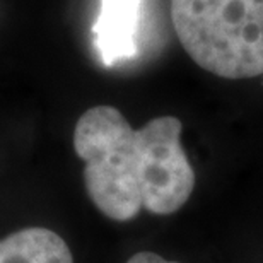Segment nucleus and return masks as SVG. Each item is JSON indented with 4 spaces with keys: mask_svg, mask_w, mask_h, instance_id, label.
I'll return each instance as SVG.
<instances>
[{
    "mask_svg": "<svg viewBox=\"0 0 263 263\" xmlns=\"http://www.w3.org/2000/svg\"><path fill=\"white\" fill-rule=\"evenodd\" d=\"M140 2L142 0H101V10L92 31L104 65H117L137 53Z\"/></svg>",
    "mask_w": 263,
    "mask_h": 263,
    "instance_id": "obj_3",
    "label": "nucleus"
},
{
    "mask_svg": "<svg viewBox=\"0 0 263 263\" xmlns=\"http://www.w3.org/2000/svg\"><path fill=\"white\" fill-rule=\"evenodd\" d=\"M181 46L222 79L263 76V0H171Z\"/></svg>",
    "mask_w": 263,
    "mask_h": 263,
    "instance_id": "obj_2",
    "label": "nucleus"
},
{
    "mask_svg": "<svg viewBox=\"0 0 263 263\" xmlns=\"http://www.w3.org/2000/svg\"><path fill=\"white\" fill-rule=\"evenodd\" d=\"M127 263H180V261H170L157 253H152V251H139Z\"/></svg>",
    "mask_w": 263,
    "mask_h": 263,
    "instance_id": "obj_5",
    "label": "nucleus"
},
{
    "mask_svg": "<svg viewBox=\"0 0 263 263\" xmlns=\"http://www.w3.org/2000/svg\"><path fill=\"white\" fill-rule=\"evenodd\" d=\"M0 263H73V256L62 236L34 226L0 239Z\"/></svg>",
    "mask_w": 263,
    "mask_h": 263,
    "instance_id": "obj_4",
    "label": "nucleus"
},
{
    "mask_svg": "<svg viewBox=\"0 0 263 263\" xmlns=\"http://www.w3.org/2000/svg\"><path fill=\"white\" fill-rule=\"evenodd\" d=\"M181 130L176 117H157L135 130L117 108H89L77 120L73 151L86 162L84 185L99 212L117 222L140 210L178 212L195 188Z\"/></svg>",
    "mask_w": 263,
    "mask_h": 263,
    "instance_id": "obj_1",
    "label": "nucleus"
}]
</instances>
